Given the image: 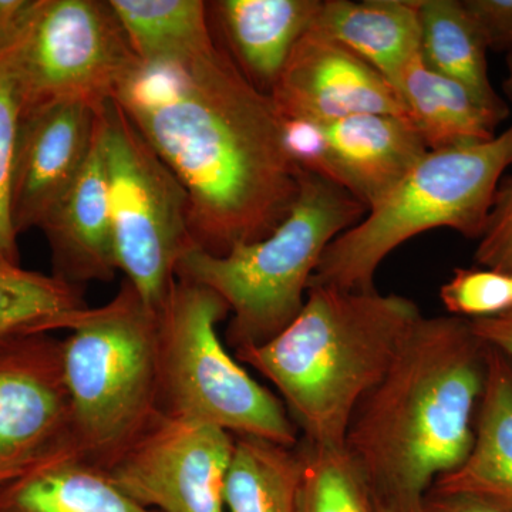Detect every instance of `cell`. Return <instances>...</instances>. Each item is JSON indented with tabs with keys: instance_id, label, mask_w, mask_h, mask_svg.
<instances>
[{
	"instance_id": "obj_1",
	"label": "cell",
	"mask_w": 512,
	"mask_h": 512,
	"mask_svg": "<svg viewBox=\"0 0 512 512\" xmlns=\"http://www.w3.org/2000/svg\"><path fill=\"white\" fill-rule=\"evenodd\" d=\"M181 181L197 248L221 256L268 237L299 191L282 119L225 47L141 62L114 99Z\"/></svg>"
},
{
	"instance_id": "obj_2",
	"label": "cell",
	"mask_w": 512,
	"mask_h": 512,
	"mask_svg": "<svg viewBox=\"0 0 512 512\" xmlns=\"http://www.w3.org/2000/svg\"><path fill=\"white\" fill-rule=\"evenodd\" d=\"M487 345L457 316H421L392 366L357 404L345 450L380 508L413 512L474 440Z\"/></svg>"
},
{
	"instance_id": "obj_3",
	"label": "cell",
	"mask_w": 512,
	"mask_h": 512,
	"mask_svg": "<svg viewBox=\"0 0 512 512\" xmlns=\"http://www.w3.org/2000/svg\"><path fill=\"white\" fill-rule=\"evenodd\" d=\"M421 316L412 299L394 293L311 286L288 328L234 356L274 384L302 440L345 448L357 404L386 375Z\"/></svg>"
},
{
	"instance_id": "obj_4",
	"label": "cell",
	"mask_w": 512,
	"mask_h": 512,
	"mask_svg": "<svg viewBox=\"0 0 512 512\" xmlns=\"http://www.w3.org/2000/svg\"><path fill=\"white\" fill-rule=\"evenodd\" d=\"M366 211L338 184L301 170L296 200L268 237L221 256L191 248L178 264L177 278L205 286L227 303L232 349L264 345L302 311L330 242Z\"/></svg>"
},
{
	"instance_id": "obj_5",
	"label": "cell",
	"mask_w": 512,
	"mask_h": 512,
	"mask_svg": "<svg viewBox=\"0 0 512 512\" xmlns=\"http://www.w3.org/2000/svg\"><path fill=\"white\" fill-rule=\"evenodd\" d=\"M62 340L77 456L107 471L151 426L158 396V313L124 279L99 308L83 309Z\"/></svg>"
},
{
	"instance_id": "obj_6",
	"label": "cell",
	"mask_w": 512,
	"mask_h": 512,
	"mask_svg": "<svg viewBox=\"0 0 512 512\" xmlns=\"http://www.w3.org/2000/svg\"><path fill=\"white\" fill-rule=\"evenodd\" d=\"M510 165L512 126L485 143L429 150L362 220L330 242L309 288L375 291L384 259L430 229L480 239Z\"/></svg>"
},
{
	"instance_id": "obj_7",
	"label": "cell",
	"mask_w": 512,
	"mask_h": 512,
	"mask_svg": "<svg viewBox=\"0 0 512 512\" xmlns=\"http://www.w3.org/2000/svg\"><path fill=\"white\" fill-rule=\"evenodd\" d=\"M228 315L217 293L177 278L158 311L161 413L298 446V427L281 397L256 382L218 335Z\"/></svg>"
},
{
	"instance_id": "obj_8",
	"label": "cell",
	"mask_w": 512,
	"mask_h": 512,
	"mask_svg": "<svg viewBox=\"0 0 512 512\" xmlns=\"http://www.w3.org/2000/svg\"><path fill=\"white\" fill-rule=\"evenodd\" d=\"M99 130L117 268L158 313L181 258L197 247L190 198L116 100L101 107Z\"/></svg>"
},
{
	"instance_id": "obj_9",
	"label": "cell",
	"mask_w": 512,
	"mask_h": 512,
	"mask_svg": "<svg viewBox=\"0 0 512 512\" xmlns=\"http://www.w3.org/2000/svg\"><path fill=\"white\" fill-rule=\"evenodd\" d=\"M137 60L109 0H36L10 42L20 117L69 101L99 109Z\"/></svg>"
},
{
	"instance_id": "obj_10",
	"label": "cell",
	"mask_w": 512,
	"mask_h": 512,
	"mask_svg": "<svg viewBox=\"0 0 512 512\" xmlns=\"http://www.w3.org/2000/svg\"><path fill=\"white\" fill-rule=\"evenodd\" d=\"M234 434L160 413L106 471L137 504L156 512H225Z\"/></svg>"
},
{
	"instance_id": "obj_11",
	"label": "cell",
	"mask_w": 512,
	"mask_h": 512,
	"mask_svg": "<svg viewBox=\"0 0 512 512\" xmlns=\"http://www.w3.org/2000/svg\"><path fill=\"white\" fill-rule=\"evenodd\" d=\"M73 448L62 340L33 335L0 345V490L56 451Z\"/></svg>"
},
{
	"instance_id": "obj_12",
	"label": "cell",
	"mask_w": 512,
	"mask_h": 512,
	"mask_svg": "<svg viewBox=\"0 0 512 512\" xmlns=\"http://www.w3.org/2000/svg\"><path fill=\"white\" fill-rule=\"evenodd\" d=\"M269 97L282 119L320 124L360 114L409 119L386 77L315 28L296 45Z\"/></svg>"
},
{
	"instance_id": "obj_13",
	"label": "cell",
	"mask_w": 512,
	"mask_h": 512,
	"mask_svg": "<svg viewBox=\"0 0 512 512\" xmlns=\"http://www.w3.org/2000/svg\"><path fill=\"white\" fill-rule=\"evenodd\" d=\"M101 107L69 101L20 117L10 188V212L18 235L42 227L82 171L96 138Z\"/></svg>"
},
{
	"instance_id": "obj_14",
	"label": "cell",
	"mask_w": 512,
	"mask_h": 512,
	"mask_svg": "<svg viewBox=\"0 0 512 512\" xmlns=\"http://www.w3.org/2000/svg\"><path fill=\"white\" fill-rule=\"evenodd\" d=\"M323 127L326 180L348 191L366 210L389 194L429 153L406 117L360 114Z\"/></svg>"
},
{
	"instance_id": "obj_15",
	"label": "cell",
	"mask_w": 512,
	"mask_h": 512,
	"mask_svg": "<svg viewBox=\"0 0 512 512\" xmlns=\"http://www.w3.org/2000/svg\"><path fill=\"white\" fill-rule=\"evenodd\" d=\"M40 229L49 242L53 275L57 278L74 286L113 281L119 268L99 127L82 171L47 214Z\"/></svg>"
},
{
	"instance_id": "obj_16",
	"label": "cell",
	"mask_w": 512,
	"mask_h": 512,
	"mask_svg": "<svg viewBox=\"0 0 512 512\" xmlns=\"http://www.w3.org/2000/svg\"><path fill=\"white\" fill-rule=\"evenodd\" d=\"M429 491L512 512V363L491 346L473 444L463 463L437 478Z\"/></svg>"
},
{
	"instance_id": "obj_17",
	"label": "cell",
	"mask_w": 512,
	"mask_h": 512,
	"mask_svg": "<svg viewBox=\"0 0 512 512\" xmlns=\"http://www.w3.org/2000/svg\"><path fill=\"white\" fill-rule=\"evenodd\" d=\"M322 5V0H218L208 9L225 50L249 82L269 96Z\"/></svg>"
},
{
	"instance_id": "obj_18",
	"label": "cell",
	"mask_w": 512,
	"mask_h": 512,
	"mask_svg": "<svg viewBox=\"0 0 512 512\" xmlns=\"http://www.w3.org/2000/svg\"><path fill=\"white\" fill-rule=\"evenodd\" d=\"M313 28L365 60L396 90L421 57L419 0H326Z\"/></svg>"
},
{
	"instance_id": "obj_19",
	"label": "cell",
	"mask_w": 512,
	"mask_h": 512,
	"mask_svg": "<svg viewBox=\"0 0 512 512\" xmlns=\"http://www.w3.org/2000/svg\"><path fill=\"white\" fill-rule=\"evenodd\" d=\"M0 512H156L131 500L73 448L56 451L0 490Z\"/></svg>"
},
{
	"instance_id": "obj_20",
	"label": "cell",
	"mask_w": 512,
	"mask_h": 512,
	"mask_svg": "<svg viewBox=\"0 0 512 512\" xmlns=\"http://www.w3.org/2000/svg\"><path fill=\"white\" fill-rule=\"evenodd\" d=\"M397 92L429 150L493 140L508 117L485 106L463 84L433 72L421 57L403 73Z\"/></svg>"
},
{
	"instance_id": "obj_21",
	"label": "cell",
	"mask_w": 512,
	"mask_h": 512,
	"mask_svg": "<svg viewBox=\"0 0 512 512\" xmlns=\"http://www.w3.org/2000/svg\"><path fill=\"white\" fill-rule=\"evenodd\" d=\"M423 63L467 87L491 109L510 113L488 77L487 50L476 22L458 0H419Z\"/></svg>"
},
{
	"instance_id": "obj_22",
	"label": "cell",
	"mask_w": 512,
	"mask_h": 512,
	"mask_svg": "<svg viewBox=\"0 0 512 512\" xmlns=\"http://www.w3.org/2000/svg\"><path fill=\"white\" fill-rule=\"evenodd\" d=\"M302 457L254 436H235L225 477V512H296Z\"/></svg>"
},
{
	"instance_id": "obj_23",
	"label": "cell",
	"mask_w": 512,
	"mask_h": 512,
	"mask_svg": "<svg viewBox=\"0 0 512 512\" xmlns=\"http://www.w3.org/2000/svg\"><path fill=\"white\" fill-rule=\"evenodd\" d=\"M141 62L192 55L215 43L202 0H109Z\"/></svg>"
},
{
	"instance_id": "obj_24",
	"label": "cell",
	"mask_w": 512,
	"mask_h": 512,
	"mask_svg": "<svg viewBox=\"0 0 512 512\" xmlns=\"http://www.w3.org/2000/svg\"><path fill=\"white\" fill-rule=\"evenodd\" d=\"M86 308L79 286L0 259V345L67 330Z\"/></svg>"
},
{
	"instance_id": "obj_25",
	"label": "cell",
	"mask_w": 512,
	"mask_h": 512,
	"mask_svg": "<svg viewBox=\"0 0 512 512\" xmlns=\"http://www.w3.org/2000/svg\"><path fill=\"white\" fill-rule=\"evenodd\" d=\"M302 457L296 512H380L345 448L298 443Z\"/></svg>"
},
{
	"instance_id": "obj_26",
	"label": "cell",
	"mask_w": 512,
	"mask_h": 512,
	"mask_svg": "<svg viewBox=\"0 0 512 512\" xmlns=\"http://www.w3.org/2000/svg\"><path fill=\"white\" fill-rule=\"evenodd\" d=\"M10 42L0 46V259L20 264L19 235L13 227L10 212L13 156L20 119L18 96L10 67Z\"/></svg>"
},
{
	"instance_id": "obj_27",
	"label": "cell",
	"mask_w": 512,
	"mask_h": 512,
	"mask_svg": "<svg viewBox=\"0 0 512 512\" xmlns=\"http://www.w3.org/2000/svg\"><path fill=\"white\" fill-rule=\"evenodd\" d=\"M440 298L451 316L493 318L512 309L511 275L483 266L457 268L441 286Z\"/></svg>"
},
{
	"instance_id": "obj_28",
	"label": "cell",
	"mask_w": 512,
	"mask_h": 512,
	"mask_svg": "<svg viewBox=\"0 0 512 512\" xmlns=\"http://www.w3.org/2000/svg\"><path fill=\"white\" fill-rule=\"evenodd\" d=\"M474 258L483 268L512 274V178L498 187Z\"/></svg>"
},
{
	"instance_id": "obj_29",
	"label": "cell",
	"mask_w": 512,
	"mask_h": 512,
	"mask_svg": "<svg viewBox=\"0 0 512 512\" xmlns=\"http://www.w3.org/2000/svg\"><path fill=\"white\" fill-rule=\"evenodd\" d=\"M282 141L289 160L299 170L326 177V137L323 124L302 119H282Z\"/></svg>"
},
{
	"instance_id": "obj_30",
	"label": "cell",
	"mask_w": 512,
	"mask_h": 512,
	"mask_svg": "<svg viewBox=\"0 0 512 512\" xmlns=\"http://www.w3.org/2000/svg\"><path fill=\"white\" fill-rule=\"evenodd\" d=\"M485 45L512 55V0H463Z\"/></svg>"
},
{
	"instance_id": "obj_31",
	"label": "cell",
	"mask_w": 512,
	"mask_h": 512,
	"mask_svg": "<svg viewBox=\"0 0 512 512\" xmlns=\"http://www.w3.org/2000/svg\"><path fill=\"white\" fill-rule=\"evenodd\" d=\"M470 325L485 345L497 349L512 363V309L493 318L470 320Z\"/></svg>"
},
{
	"instance_id": "obj_32",
	"label": "cell",
	"mask_w": 512,
	"mask_h": 512,
	"mask_svg": "<svg viewBox=\"0 0 512 512\" xmlns=\"http://www.w3.org/2000/svg\"><path fill=\"white\" fill-rule=\"evenodd\" d=\"M36 0H0V46L9 43L25 25Z\"/></svg>"
},
{
	"instance_id": "obj_33",
	"label": "cell",
	"mask_w": 512,
	"mask_h": 512,
	"mask_svg": "<svg viewBox=\"0 0 512 512\" xmlns=\"http://www.w3.org/2000/svg\"><path fill=\"white\" fill-rule=\"evenodd\" d=\"M413 512H503L487 505L457 497V495L437 494L429 491Z\"/></svg>"
},
{
	"instance_id": "obj_34",
	"label": "cell",
	"mask_w": 512,
	"mask_h": 512,
	"mask_svg": "<svg viewBox=\"0 0 512 512\" xmlns=\"http://www.w3.org/2000/svg\"><path fill=\"white\" fill-rule=\"evenodd\" d=\"M508 74L504 80V92L508 99L512 101V55L507 56Z\"/></svg>"
},
{
	"instance_id": "obj_35",
	"label": "cell",
	"mask_w": 512,
	"mask_h": 512,
	"mask_svg": "<svg viewBox=\"0 0 512 512\" xmlns=\"http://www.w3.org/2000/svg\"><path fill=\"white\" fill-rule=\"evenodd\" d=\"M377 505H379V504H377ZM379 510H380V512H389V511L383 510V508H380V507H379Z\"/></svg>"
},
{
	"instance_id": "obj_36",
	"label": "cell",
	"mask_w": 512,
	"mask_h": 512,
	"mask_svg": "<svg viewBox=\"0 0 512 512\" xmlns=\"http://www.w3.org/2000/svg\"><path fill=\"white\" fill-rule=\"evenodd\" d=\"M511 281H512V274H511Z\"/></svg>"
}]
</instances>
